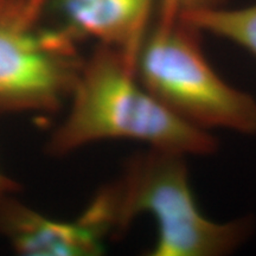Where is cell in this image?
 Segmentation results:
<instances>
[{
    "mask_svg": "<svg viewBox=\"0 0 256 256\" xmlns=\"http://www.w3.org/2000/svg\"><path fill=\"white\" fill-rule=\"evenodd\" d=\"M224 0H156V23H172L184 14L220 8Z\"/></svg>",
    "mask_w": 256,
    "mask_h": 256,
    "instance_id": "8",
    "label": "cell"
},
{
    "mask_svg": "<svg viewBox=\"0 0 256 256\" xmlns=\"http://www.w3.org/2000/svg\"><path fill=\"white\" fill-rule=\"evenodd\" d=\"M200 32H209L244 48L256 57V2L241 8L203 10L182 16Z\"/></svg>",
    "mask_w": 256,
    "mask_h": 256,
    "instance_id": "7",
    "label": "cell"
},
{
    "mask_svg": "<svg viewBox=\"0 0 256 256\" xmlns=\"http://www.w3.org/2000/svg\"><path fill=\"white\" fill-rule=\"evenodd\" d=\"M202 32L183 19L156 23L136 57L138 78L179 119L200 130L256 134V100L211 66Z\"/></svg>",
    "mask_w": 256,
    "mask_h": 256,
    "instance_id": "3",
    "label": "cell"
},
{
    "mask_svg": "<svg viewBox=\"0 0 256 256\" xmlns=\"http://www.w3.org/2000/svg\"><path fill=\"white\" fill-rule=\"evenodd\" d=\"M40 0H0V114L66 108L84 58L66 28L38 25Z\"/></svg>",
    "mask_w": 256,
    "mask_h": 256,
    "instance_id": "4",
    "label": "cell"
},
{
    "mask_svg": "<svg viewBox=\"0 0 256 256\" xmlns=\"http://www.w3.org/2000/svg\"><path fill=\"white\" fill-rule=\"evenodd\" d=\"M19 185L14 179L8 177L5 174L0 171V200L8 196H14L18 191Z\"/></svg>",
    "mask_w": 256,
    "mask_h": 256,
    "instance_id": "9",
    "label": "cell"
},
{
    "mask_svg": "<svg viewBox=\"0 0 256 256\" xmlns=\"http://www.w3.org/2000/svg\"><path fill=\"white\" fill-rule=\"evenodd\" d=\"M156 0H58L66 30L76 40L92 38L136 60L148 34Z\"/></svg>",
    "mask_w": 256,
    "mask_h": 256,
    "instance_id": "6",
    "label": "cell"
},
{
    "mask_svg": "<svg viewBox=\"0 0 256 256\" xmlns=\"http://www.w3.org/2000/svg\"><path fill=\"white\" fill-rule=\"evenodd\" d=\"M116 235L138 216L156 223L151 256H220L247 241L252 222H214L202 214L191 190L185 156L151 148L127 160L121 177L107 185Z\"/></svg>",
    "mask_w": 256,
    "mask_h": 256,
    "instance_id": "2",
    "label": "cell"
},
{
    "mask_svg": "<svg viewBox=\"0 0 256 256\" xmlns=\"http://www.w3.org/2000/svg\"><path fill=\"white\" fill-rule=\"evenodd\" d=\"M0 236L25 256H95L108 232L87 210L74 220L46 217L8 196L0 200Z\"/></svg>",
    "mask_w": 256,
    "mask_h": 256,
    "instance_id": "5",
    "label": "cell"
},
{
    "mask_svg": "<svg viewBox=\"0 0 256 256\" xmlns=\"http://www.w3.org/2000/svg\"><path fill=\"white\" fill-rule=\"evenodd\" d=\"M66 107L46 144L54 156L104 140H133L185 156L217 148L208 130L179 119L152 95L138 78L136 60L113 46L98 44L84 58Z\"/></svg>",
    "mask_w": 256,
    "mask_h": 256,
    "instance_id": "1",
    "label": "cell"
}]
</instances>
